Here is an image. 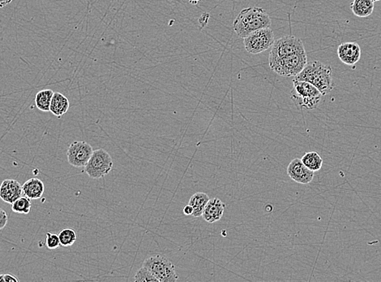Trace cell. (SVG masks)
<instances>
[{
    "mask_svg": "<svg viewBox=\"0 0 381 282\" xmlns=\"http://www.w3.org/2000/svg\"><path fill=\"white\" fill-rule=\"evenodd\" d=\"M272 20L266 11L263 8L253 7L241 11L234 20L233 27L237 35L241 39H244L254 31L270 28Z\"/></svg>",
    "mask_w": 381,
    "mask_h": 282,
    "instance_id": "cell-1",
    "label": "cell"
},
{
    "mask_svg": "<svg viewBox=\"0 0 381 282\" xmlns=\"http://www.w3.org/2000/svg\"><path fill=\"white\" fill-rule=\"evenodd\" d=\"M294 79L311 83L323 95L331 92L334 88L331 67L318 61L307 63L301 73L295 76Z\"/></svg>",
    "mask_w": 381,
    "mask_h": 282,
    "instance_id": "cell-2",
    "label": "cell"
},
{
    "mask_svg": "<svg viewBox=\"0 0 381 282\" xmlns=\"http://www.w3.org/2000/svg\"><path fill=\"white\" fill-rule=\"evenodd\" d=\"M322 96L321 91L311 83L294 79L291 98L297 108L307 110L316 108L321 103Z\"/></svg>",
    "mask_w": 381,
    "mask_h": 282,
    "instance_id": "cell-3",
    "label": "cell"
},
{
    "mask_svg": "<svg viewBox=\"0 0 381 282\" xmlns=\"http://www.w3.org/2000/svg\"><path fill=\"white\" fill-rule=\"evenodd\" d=\"M143 266L146 267L158 282H175L179 279L174 264L161 255L150 256L145 260Z\"/></svg>",
    "mask_w": 381,
    "mask_h": 282,
    "instance_id": "cell-4",
    "label": "cell"
},
{
    "mask_svg": "<svg viewBox=\"0 0 381 282\" xmlns=\"http://www.w3.org/2000/svg\"><path fill=\"white\" fill-rule=\"evenodd\" d=\"M270 69L283 77H295L301 73L307 63V53H297L287 58L271 61Z\"/></svg>",
    "mask_w": 381,
    "mask_h": 282,
    "instance_id": "cell-5",
    "label": "cell"
},
{
    "mask_svg": "<svg viewBox=\"0 0 381 282\" xmlns=\"http://www.w3.org/2000/svg\"><path fill=\"white\" fill-rule=\"evenodd\" d=\"M113 159L111 155L104 149L93 151L90 159H88L84 171L92 179L104 178L113 168Z\"/></svg>",
    "mask_w": 381,
    "mask_h": 282,
    "instance_id": "cell-6",
    "label": "cell"
},
{
    "mask_svg": "<svg viewBox=\"0 0 381 282\" xmlns=\"http://www.w3.org/2000/svg\"><path fill=\"white\" fill-rule=\"evenodd\" d=\"M305 50L303 41L295 36H285L275 41L269 53V62L287 58Z\"/></svg>",
    "mask_w": 381,
    "mask_h": 282,
    "instance_id": "cell-7",
    "label": "cell"
},
{
    "mask_svg": "<svg viewBox=\"0 0 381 282\" xmlns=\"http://www.w3.org/2000/svg\"><path fill=\"white\" fill-rule=\"evenodd\" d=\"M274 42V35L270 28L254 31L243 39L245 49L252 54H258L269 50L273 47Z\"/></svg>",
    "mask_w": 381,
    "mask_h": 282,
    "instance_id": "cell-8",
    "label": "cell"
},
{
    "mask_svg": "<svg viewBox=\"0 0 381 282\" xmlns=\"http://www.w3.org/2000/svg\"><path fill=\"white\" fill-rule=\"evenodd\" d=\"M93 150L88 143L84 141H76L69 146L68 150V160L71 165L76 167H84L90 159Z\"/></svg>",
    "mask_w": 381,
    "mask_h": 282,
    "instance_id": "cell-9",
    "label": "cell"
},
{
    "mask_svg": "<svg viewBox=\"0 0 381 282\" xmlns=\"http://www.w3.org/2000/svg\"><path fill=\"white\" fill-rule=\"evenodd\" d=\"M314 173L309 170L307 166L302 162L301 159L295 158L287 167V174L291 179L297 183L307 185L311 183L314 178Z\"/></svg>",
    "mask_w": 381,
    "mask_h": 282,
    "instance_id": "cell-10",
    "label": "cell"
},
{
    "mask_svg": "<svg viewBox=\"0 0 381 282\" xmlns=\"http://www.w3.org/2000/svg\"><path fill=\"white\" fill-rule=\"evenodd\" d=\"M361 48L355 42H347L340 45L337 48V55L340 61L346 65L353 66L361 58Z\"/></svg>",
    "mask_w": 381,
    "mask_h": 282,
    "instance_id": "cell-11",
    "label": "cell"
},
{
    "mask_svg": "<svg viewBox=\"0 0 381 282\" xmlns=\"http://www.w3.org/2000/svg\"><path fill=\"white\" fill-rule=\"evenodd\" d=\"M23 193L22 186L16 180H4L0 186V199L7 204H12Z\"/></svg>",
    "mask_w": 381,
    "mask_h": 282,
    "instance_id": "cell-12",
    "label": "cell"
},
{
    "mask_svg": "<svg viewBox=\"0 0 381 282\" xmlns=\"http://www.w3.org/2000/svg\"><path fill=\"white\" fill-rule=\"evenodd\" d=\"M225 204H223L221 200H219L218 198L210 199L209 201L208 202V204L205 206L204 212H203L202 217L208 223L213 224V223L221 220L223 214L225 212Z\"/></svg>",
    "mask_w": 381,
    "mask_h": 282,
    "instance_id": "cell-13",
    "label": "cell"
},
{
    "mask_svg": "<svg viewBox=\"0 0 381 282\" xmlns=\"http://www.w3.org/2000/svg\"><path fill=\"white\" fill-rule=\"evenodd\" d=\"M23 193L30 200H39L45 191L44 183L38 178H30L22 186Z\"/></svg>",
    "mask_w": 381,
    "mask_h": 282,
    "instance_id": "cell-14",
    "label": "cell"
},
{
    "mask_svg": "<svg viewBox=\"0 0 381 282\" xmlns=\"http://www.w3.org/2000/svg\"><path fill=\"white\" fill-rule=\"evenodd\" d=\"M70 103L67 97L59 92H55L50 103V111L55 117L60 118L69 111Z\"/></svg>",
    "mask_w": 381,
    "mask_h": 282,
    "instance_id": "cell-15",
    "label": "cell"
},
{
    "mask_svg": "<svg viewBox=\"0 0 381 282\" xmlns=\"http://www.w3.org/2000/svg\"><path fill=\"white\" fill-rule=\"evenodd\" d=\"M374 3L372 0H354L351 5V11L358 17H367L373 12Z\"/></svg>",
    "mask_w": 381,
    "mask_h": 282,
    "instance_id": "cell-16",
    "label": "cell"
},
{
    "mask_svg": "<svg viewBox=\"0 0 381 282\" xmlns=\"http://www.w3.org/2000/svg\"><path fill=\"white\" fill-rule=\"evenodd\" d=\"M209 200H210L209 196L204 192H197L194 193L188 202L189 205L192 206L193 208V213L192 216L194 217L202 216L204 209Z\"/></svg>",
    "mask_w": 381,
    "mask_h": 282,
    "instance_id": "cell-17",
    "label": "cell"
},
{
    "mask_svg": "<svg viewBox=\"0 0 381 282\" xmlns=\"http://www.w3.org/2000/svg\"><path fill=\"white\" fill-rule=\"evenodd\" d=\"M54 94L52 90H42L38 92L35 98L37 107L42 111H50V103Z\"/></svg>",
    "mask_w": 381,
    "mask_h": 282,
    "instance_id": "cell-18",
    "label": "cell"
},
{
    "mask_svg": "<svg viewBox=\"0 0 381 282\" xmlns=\"http://www.w3.org/2000/svg\"><path fill=\"white\" fill-rule=\"evenodd\" d=\"M301 160L305 166H307L309 170L313 172L319 171L323 165V159L315 151L307 152L303 155Z\"/></svg>",
    "mask_w": 381,
    "mask_h": 282,
    "instance_id": "cell-19",
    "label": "cell"
},
{
    "mask_svg": "<svg viewBox=\"0 0 381 282\" xmlns=\"http://www.w3.org/2000/svg\"><path fill=\"white\" fill-rule=\"evenodd\" d=\"M32 204L30 199H28L26 196H21L12 204V210L16 213L28 214L30 212Z\"/></svg>",
    "mask_w": 381,
    "mask_h": 282,
    "instance_id": "cell-20",
    "label": "cell"
},
{
    "mask_svg": "<svg viewBox=\"0 0 381 282\" xmlns=\"http://www.w3.org/2000/svg\"><path fill=\"white\" fill-rule=\"evenodd\" d=\"M58 238L60 241L61 246H73L76 240V234L73 229L68 228L61 230L58 234Z\"/></svg>",
    "mask_w": 381,
    "mask_h": 282,
    "instance_id": "cell-21",
    "label": "cell"
},
{
    "mask_svg": "<svg viewBox=\"0 0 381 282\" xmlns=\"http://www.w3.org/2000/svg\"><path fill=\"white\" fill-rule=\"evenodd\" d=\"M135 281L158 282V280L152 275V272L146 267L142 266L135 275Z\"/></svg>",
    "mask_w": 381,
    "mask_h": 282,
    "instance_id": "cell-22",
    "label": "cell"
},
{
    "mask_svg": "<svg viewBox=\"0 0 381 282\" xmlns=\"http://www.w3.org/2000/svg\"><path fill=\"white\" fill-rule=\"evenodd\" d=\"M46 246H47L50 250H55V249H57V248H58L61 246L60 241H59V238H58V235L48 232L46 233Z\"/></svg>",
    "mask_w": 381,
    "mask_h": 282,
    "instance_id": "cell-23",
    "label": "cell"
},
{
    "mask_svg": "<svg viewBox=\"0 0 381 282\" xmlns=\"http://www.w3.org/2000/svg\"><path fill=\"white\" fill-rule=\"evenodd\" d=\"M8 217L6 212L2 208H0V230L7 225L8 224Z\"/></svg>",
    "mask_w": 381,
    "mask_h": 282,
    "instance_id": "cell-24",
    "label": "cell"
},
{
    "mask_svg": "<svg viewBox=\"0 0 381 282\" xmlns=\"http://www.w3.org/2000/svg\"><path fill=\"white\" fill-rule=\"evenodd\" d=\"M4 282H18V279L16 278L14 275L4 274Z\"/></svg>",
    "mask_w": 381,
    "mask_h": 282,
    "instance_id": "cell-25",
    "label": "cell"
},
{
    "mask_svg": "<svg viewBox=\"0 0 381 282\" xmlns=\"http://www.w3.org/2000/svg\"><path fill=\"white\" fill-rule=\"evenodd\" d=\"M183 213L186 215V216H190V215H193V208L192 206L189 205V204H187V206H185L184 208H183Z\"/></svg>",
    "mask_w": 381,
    "mask_h": 282,
    "instance_id": "cell-26",
    "label": "cell"
},
{
    "mask_svg": "<svg viewBox=\"0 0 381 282\" xmlns=\"http://www.w3.org/2000/svg\"><path fill=\"white\" fill-rule=\"evenodd\" d=\"M12 2V0H0V8H4Z\"/></svg>",
    "mask_w": 381,
    "mask_h": 282,
    "instance_id": "cell-27",
    "label": "cell"
},
{
    "mask_svg": "<svg viewBox=\"0 0 381 282\" xmlns=\"http://www.w3.org/2000/svg\"><path fill=\"white\" fill-rule=\"evenodd\" d=\"M188 1L192 4H197L201 0H188Z\"/></svg>",
    "mask_w": 381,
    "mask_h": 282,
    "instance_id": "cell-28",
    "label": "cell"
},
{
    "mask_svg": "<svg viewBox=\"0 0 381 282\" xmlns=\"http://www.w3.org/2000/svg\"><path fill=\"white\" fill-rule=\"evenodd\" d=\"M4 281V274L0 275V282Z\"/></svg>",
    "mask_w": 381,
    "mask_h": 282,
    "instance_id": "cell-29",
    "label": "cell"
},
{
    "mask_svg": "<svg viewBox=\"0 0 381 282\" xmlns=\"http://www.w3.org/2000/svg\"><path fill=\"white\" fill-rule=\"evenodd\" d=\"M374 2H378V1H381V0H372Z\"/></svg>",
    "mask_w": 381,
    "mask_h": 282,
    "instance_id": "cell-30",
    "label": "cell"
}]
</instances>
